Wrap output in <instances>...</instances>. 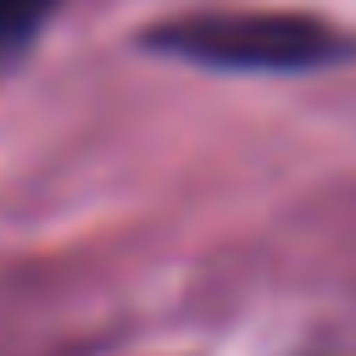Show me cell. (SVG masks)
Masks as SVG:
<instances>
[{
	"label": "cell",
	"mask_w": 356,
	"mask_h": 356,
	"mask_svg": "<svg viewBox=\"0 0 356 356\" xmlns=\"http://www.w3.org/2000/svg\"><path fill=\"white\" fill-rule=\"evenodd\" d=\"M145 50L217 72H312L350 56V39L300 11H200L145 28Z\"/></svg>",
	"instance_id": "cell-1"
},
{
	"label": "cell",
	"mask_w": 356,
	"mask_h": 356,
	"mask_svg": "<svg viewBox=\"0 0 356 356\" xmlns=\"http://www.w3.org/2000/svg\"><path fill=\"white\" fill-rule=\"evenodd\" d=\"M44 17H50V0H0V56L22 50Z\"/></svg>",
	"instance_id": "cell-2"
}]
</instances>
